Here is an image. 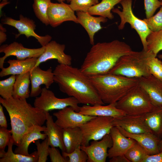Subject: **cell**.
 <instances>
[{"instance_id": "6da1fadb", "label": "cell", "mask_w": 162, "mask_h": 162, "mask_svg": "<svg viewBox=\"0 0 162 162\" xmlns=\"http://www.w3.org/2000/svg\"><path fill=\"white\" fill-rule=\"evenodd\" d=\"M54 82L60 91L76 98L80 104L105 105L88 76L80 69L71 65L59 64L53 71Z\"/></svg>"}, {"instance_id": "7a4b0ae2", "label": "cell", "mask_w": 162, "mask_h": 162, "mask_svg": "<svg viewBox=\"0 0 162 162\" xmlns=\"http://www.w3.org/2000/svg\"><path fill=\"white\" fill-rule=\"evenodd\" d=\"M132 51L129 45L117 40L98 43L92 45L80 69L88 76L107 73L121 57Z\"/></svg>"}, {"instance_id": "3957f363", "label": "cell", "mask_w": 162, "mask_h": 162, "mask_svg": "<svg viewBox=\"0 0 162 162\" xmlns=\"http://www.w3.org/2000/svg\"><path fill=\"white\" fill-rule=\"evenodd\" d=\"M0 103L9 116L12 137L17 146L28 130L35 125L42 126L46 120V112L32 106L26 99H5L0 97Z\"/></svg>"}, {"instance_id": "277c9868", "label": "cell", "mask_w": 162, "mask_h": 162, "mask_svg": "<svg viewBox=\"0 0 162 162\" xmlns=\"http://www.w3.org/2000/svg\"><path fill=\"white\" fill-rule=\"evenodd\" d=\"M88 77L105 104L116 103L138 82V78L108 73Z\"/></svg>"}, {"instance_id": "5b68a950", "label": "cell", "mask_w": 162, "mask_h": 162, "mask_svg": "<svg viewBox=\"0 0 162 162\" xmlns=\"http://www.w3.org/2000/svg\"><path fill=\"white\" fill-rule=\"evenodd\" d=\"M154 55H155L151 52L143 50L140 51H133L121 57L108 73L129 78L149 76L151 74L148 63Z\"/></svg>"}, {"instance_id": "8992f818", "label": "cell", "mask_w": 162, "mask_h": 162, "mask_svg": "<svg viewBox=\"0 0 162 162\" xmlns=\"http://www.w3.org/2000/svg\"><path fill=\"white\" fill-rule=\"evenodd\" d=\"M116 106L126 115H131L146 114L155 108L147 94L138 84L117 101Z\"/></svg>"}, {"instance_id": "52a82bcc", "label": "cell", "mask_w": 162, "mask_h": 162, "mask_svg": "<svg viewBox=\"0 0 162 162\" xmlns=\"http://www.w3.org/2000/svg\"><path fill=\"white\" fill-rule=\"evenodd\" d=\"M132 2V0H122L119 3L122 6V10H120L118 8H113L112 11L118 14L120 18L121 22L118 26L119 30L123 29L126 23H129L131 28L134 29L139 36L143 50L147 51L146 38L152 32L143 20L139 19L133 13Z\"/></svg>"}, {"instance_id": "ba28073f", "label": "cell", "mask_w": 162, "mask_h": 162, "mask_svg": "<svg viewBox=\"0 0 162 162\" xmlns=\"http://www.w3.org/2000/svg\"><path fill=\"white\" fill-rule=\"evenodd\" d=\"M113 119L110 116H95L80 126L79 127L82 134L81 146H88L90 141L100 140L110 134L114 126Z\"/></svg>"}, {"instance_id": "9c48e42d", "label": "cell", "mask_w": 162, "mask_h": 162, "mask_svg": "<svg viewBox=\"0 0 162 162\" xmlns=\"http://www.w3.org/2000/svg\"><path fill=\"white\" fill-rule=\"evenodd\" d=\"M79 104L73 97L58 98L52 91L44 87L42 88L40 96L35 97L34 105L35 107L45 112L55 110H62L68 106L73 107L76 112H79Z\"/></svg>"}, {"instance_id": "30bf717a", "label": "cell", "mask_w": 162, "mask_h": 162, "mask_svg": "<svg viewBox=\"0 0 162 162\" xmlns=\"http://www.w3.org/2000/svg\"><path fill=\"white\" fill-rule=\"evenodd\" d=\"M2 21L4 24L11 26L17 30L19 33L15 35L16 38L22 34L24 35L27 38L32 36L37 40L42 46L46 45L52 39V37L48 34L41 36L37 34L34 31L36 27L35 22L22 14L20 15L19 20L5 17Z\"/></svg>"}, {"instance_id": "8fae6325", "label": "cell", "mask_w": 162, "mask_h": 162, "mask_svg": "<svg viewBox=\"0 0 162 162\" xmlns=\"http://www.w3.org/2000/svg\"><path fill=\"white\" fill-rule=\"evenodd\" d=\"M45 46L38 48H28L21 43L14 42L9 44H4L0 47V52L4 55L0 58V68H4L5 59L10 56L16 57V59L23 60L32 58H38L44 52Z\"/></svg>"}, {"instance_id": "7c38bea8", "label": "cell", "mask_w": 162, "mask_h": 162, "mask_svg": "<svg viewBox=\"0 0 162 162\" xmlns=\"http://www.w3.org/2000/svg\"><path fill=\"white\" fill-rule=\"evenodd\" d=\"M53 115L56 118V123L62 129L79 127L95 117L80 114L71 106L59 110Z\"/></svg>"}, {"instance_id": "4fadbf2b", "label": "cell", "mask_w": 162, "mask_h": 162, "mask_svg": "<svg viewBox=\"0 0 162 162\" xmlns=\"http://www.w3.org/2000/svg\"><path fill=\"white\" fill-rule=\"evenodd\" d=\"M47 16L49 25L54 28L67 21H72L78 23L74 11L70 7L69 4L64 2H51L48 8Z\"/></svg>"}, {"instance_id": "5bb4252c", "label": "cell", "mask_w": 162, "mask_h": 162, "mask_svg": "<svg viewBox=\"0 0 162 162\" xmlns=\"http://www.w3.org/2000/svg\"><path fill=\"white\" fill-rule=\"evenodd\" d=\"M112 145L110 134L105 136L100 141L93 140L90 145L80 146L88 156V162H105L108 157V149Z\"/></svg>"}, {"instance_id": "9a60e30c", "label": "cell", "mask_w": 162, "mask_h": 162, "mask_svg": "<svg viewBox=\"0 0 162 162\" xmlns=\"http://www.w3.org/2000/svg\"><path fill=\"white\" fill-rule=\"evenodd\" d=\"M65 48L64 44H60L54 40L51 41L45 46L44 52L38 58L34 68L39 66L43 62L52 59L57 60L59 64L71 65L72 57L65 53Z\"/></svg>"}, {"instance_id": "2e32d148", "label": "cell", "mask_w": 162, "mask_h": 162, "mask_svg": "<svg viewBox=\"0 0 162 162\" xmlns=\"http://www.w3.org/2000/svg\"><path fill=\"white\" fill-rule=\"evenodd\" d=\"M146 114L126 115L114 118L113 125L119 126L126 131L132 134L151 133L145 121Z\"/></svg>"}, {"instance_id": "e0dca14e", "label": "cell", "mask_w": 162, "mask_h": 162, "mask_svg": "<svg viewBox=\"0 0 162 162\" xmlns=\"http://www.w3.org/2000/svg\"><path fill=\"white\" fill-rule=\"evenodd\" d=\"M30 73L31 86L30 97H36L40 94L42 89L41 85H44L48 89L54 82L53 72L50 68L44 70L38 66L33 68Z\"/></svg>"}, {"instance_id": "ac0fdd59", "label": "cell", "mask_w": 162, "mask_h": 162, "mask_svg": "<svg viewBox=\"0 0 162 162\" xmlns=\"http://www.w3.org/2000/svg\"><path fill=\"white\" fill-rule=\"evenodd\" d=\"M138 84L155 107H162V81L151 74L138 78Z\"/></svg>"}, {"instance_id": "d6986e66", "label": "cell", "mask_w": 162, "mask_h": 162, "mask_svg": "<svg viewBox=\"0 0 162 162\" xmlns=\"http://www.w3.org/2000/svg\"><path fill=\"white\" fill-rule=\"evenodd\" d=\"M110 134L112 141V146L108 150L110 159L118 155H124L128 149L136 142L133 139L125 136L116 126L113 127Z\"/></svg>"}, {"instance_id": "ffe728a7", "label": "cell", "mask_w": 162, "mask_h": 162, "mask_svg": "<svg viewBox=\"0 0 162 162\" xmlns=\"http://www.w3.org/2000/svg\"><path fill=\"white\" fill-rule=\"evenodd\" d=\"M78 112L87 116H110L114 118H118L126 115L124 112L116 107V103L110 104L107 105H84L80 107Z\"/></svg>"}, {"instance_id": "44dd1931", "label": "cell", "mask_w": 162, "mask_h": 162, "mask_svg": "<svg viewBox=\"0 0 162 162\" xmlns=\"http://www.w3.org/2000/svg\"><path fill=\"white\" fill-rule=\"evenodd\" d=\"M78 23L81 24L86 31L89 38L90 43L94 44V36L102 28L101 22L105 23L107 21L106 18L102 16L94 17L88 12L77 11Z\"/></svg>"}, {"instance_id": "7402d4cb", "label": "cell", "mask_w": 162, "mask_h": 162, "mask_svg": "<svg viewBox=\"0 0 162 162\" xmlns=\"http://www.w3.org/2000/svg\"><path fill=\"white\" fill-rule=\"evenodd\" d=\"M116 127L124 136L136 142L148 154L152 155L160 152L158 146L159 141L151 133L132 134L126 131L119 126Z\"/></svg>"}, {"instance_id": "603a6c76", "label": "cell", "mask_w": 162, "mask_h": 162, "mask_svg": "<svg viewBox=\"0 0 162 162\" xmlns=\"http://www.w3.org/2000/svg\"><path fill=\"white\" fill-rule=\"evenodd\" d=\"M46 129L45 126L35 125L32 127L22 136L19 145L15 148L14 152L28 156V148L30 144L34 141L39 140H44L47 137L46 134L41 132Z\"/></svg>"}, {"instance_id": "cb8c5ba5", "label": "cell", "mask_w": 162, "mask_h": 162, "mask_svg": "<svg viewBox=\"0 0 162 162\" xmlns=\"http://www.w3.org/2000/svg\"><path fill=\"white\" fill-rule=\"evenodd\" d=\"M38 58H32L23 60L9 59L8 61L9 66L3 68L0 72V76L9 75H17L30 71L35 66Z\"/></svg>"}, {"instance_id": "d4e9b609", "label": "cell", "mask_w": 162, "mask_h": 162, "mask_svg": "<svg viewBox=\"0 0 162 162\" xmlns=\"http://www.w3.org/2000/svg\"><path fill=\"white\" fill-rule=\"evenodd\" d=\"M46 129L44 131L48 138L51 147L59 148L62 152H65L62 138V128L54 122L52 117L49 112H46Z\"/></svg>"}, {"instance_id": "484cf974", "label": "cell", "mask_w": 162, "mask_h": 162, "mask_svg": "<svg viewBox=\"0 0 162 162\" xmlns=\"http://www.w3.org/2000/svg\"><path fill=\"white\" fill-rule=\"evenodd\" d=\"M65 152L70 153L81 145L82 134L79 127L62 129Z\"/></svg>"}, {"instance_id": "4316f807", "label": "cell", "mask_w": 162, "mask_h": 162, "mask_svg": "<svg viewBox=\"0 0 162 162\" xmlns=\"http://www.w3.org/2000/svg\"><path fill=\"white\" fill-rule=\"evenodd\" d=\"M145 121L151 133L160 141L162 139V107H155L146 114Z\"/></svg>"}, {"instance_id": "83f0119b", "label": "cell", "mask_w": 162, "mask_h": 162, "mask_svg": "<svg viewBox=\"0 0 162 162\" xmlns=\"http://www.w3.org/2000/svg\"><path fill=\"white\" fill-rule=\"evenodd\" d=\"M30 72L16 75L13 89L12 97L13 98L24 100L30 97Z\"/></svg>"}, {"instance_id": "f1b7e54d", "label": "cell", "mask_w": 162, "mask_h": 162, "mask_svg": "<svg viewBox=\"0 0 162 162\" xmlns=\"http://www.w3.org/2000/svg\"><path fill=\"white\" fill-rule=\"evenodd\" d=\"M14 145V141L11 137L8 145L7 152H0V162H38L37 151L28 156L15 153L12 149Z\"/></svg>"}, {"instance_id": "f546056e", "label": "cell", "mask_w": 162, "mask_h": 162, "mask_svg": "<svg viewBox=\"0 0 162 162\" xmlns=\"http://www.w3.org/2000/svg\"><path fill=\"white\" fill-rule=\"evenodd\" d=\"M122 0H104L93 5L88 10V12L91 15H98L110 19L114 18L111 11L114 6Z\"/></svg>"}, {"instance_id": "4dcf8cb0", "label": "cell", "mask_w": 162, "mask_h": 162, "mask_svg": "<svg viewBox=\"0 0 162 162\" xmlns=\"http://www.w3.org/2000/svg\"><path fill=\"white\" fill-rule=\"evenodd\" d=\"M51 3V0H34L32 5L35 16L42 23L46 26L49 25L47 11Z\"/></svg>"}, {"instance_id": "1f68e13d", "label": "cell", "mask_w": 162, "mask_h": 162, "mask_svg": "<svg viewBox=\"0 0 162 162\" xmlns=\"http://www.w3.org/2000/svg\"><path fill=\"white\" fill-rule=\"evenodd\" d=\"M147 51L157 56L162 50V29L156 32H151L146 38Z\"/></svg>"}, {"instance_id": "d6a6232c", "label": "cell", "mask_w": 162, "mask_h": 162, "mask_svg": "<svg viewBox=\"0 0 162 162\" xmlns=\"http://www.w3.org/2000/svg\"><path fill=\"white\" fill-rule=\"evenodd\" d=\"M148 154L137 142L130 148L124 154L130 162H143Z\"/></svg>"}, {"instance_id": "836d02e7", "label": "cell", "mask_w": 162, "mask_h": 162, "mask_svg": "<svg viewBox=\"0 0 162 162\" xmlns=\"http://www.w3.org/2000/svg\"><path fill=\"white\" fill-rule=\"evenodd\" d=\"M16 76L11 75L5 80L0 81V95L4 99H7L13 98L14 84Z\"/></svg>"}, {"instance_id": "e575fe53", "label": "cell", "mask_w": 162, "mask_h": 162, "mask_svg": "<svg viewBox=\"0 0 162 162\" xmlns=\"http://www.w3.org/2000/svg\"><path fill=\"white\" fill-rule=\"evenodd\" d=\"M152 32H156L162 29V6L154 15L143 19Z\"/></svg>"}, {"instance_id": "d590c367", "label": "cell", "mask_w": 162, "mask_h": 162, "mask_svg": "<svg viewBox=\"0 0 162 162\" xmlns=\"http://www.w3.org/2000/svg\"><path fill=\"white\" fill-rule=\"evenodd\" d=\"M69 5L74 11L88 12L92 6L98 4V0H73Z\"/></svg>"}, {"instance_id": "8d00e7d4", "label": "cell", "mask_w": 162, "mask_h": 162, "mask_svg": "<svg viewBox=\"0 0 162 162\" xmlns=\"http://www.w3.org/2000/svg\"><path fill=\"white\" fill-rule=\"evenodd\" d=\"M62 155L65 158H68V162H86L88 159L87 154L80 148V146L71 153L62 152Z\"/></svg>"}, {"instance_id": "74e56055", "label": "cell", "mask_w": 162, "mask_h": 162, "mask_svg": "<svg viewBox=\"0 0 162 162\" xmlns=\"http://www.w3.org/2000/svg\"><path fill=\"white\" fill-rule=\"evenodd\" d=\"M156 56L154 55L151 58L148 65L150 74L162 81V62Z\"/></svg>"}, {"instance_id": "f35d334b", "label": "cell", "mask_w": 162, "mask_h": 162, "mask_svg": "<svg viewBox=\"0 0 162 162\" xmlns=\"http://www.w3.org/2000/svg\"><path fill=\"white\" fill-rule=\"evenodd\" d=\"M37 148V154L38 157V162H46L49 155V145L47 137L41 143L39 141L35 142Z\"/></svg>"}, {"instance_id": "ab89813d", "label": "cell", "mask_w": 162, "mask_h": 162, "mask_svg": "<svg viewBox=\"0 0 162 162\" xmlns=\"http://www.w3.org/2000/svg\"><path fill=\"white\" fill-rule=\"evenodd\" d=\"M144 3L146 18L153 16L156 10L162 6L159 0H144Z\"/></svg>"}, {"instance_id": "60d3db41", "label": "cell", "mask_w": 162, "mask_h": 162, "mask_svg": "<svg viewBox=\"0 0 162 162\" xmlns=\"http://www.w3.org/2000/svg\"><path fill=\"white\" fill-rule=\"evenodd\" d=\"M12 137L11 130L7 128H0V152L4 151L7 146H8Z\"/></svg>"}, {"instance_id": "b9f144b4", "label": "cell", "mask_w": 162, "mask_h": 162, "mask_svg": "<svg viewBox=\"0 0 162 162\" xmlns=\"http://www.w3.org/2000/svg\"><path fill=\"white\" fill-rule=\"evenodd\" d=\"M49 155L51 162H68V160L61 154L56 147H51L49 148Z\"/></svg>"}, {"instance_id": "7bdbcfd3", "label": "cell", "mask_w": 162, "mask_h": 162, "mask_svg": "<svg viewBox=\"0 0 162 162\" xmlns=\"http://www.w3.org/2000/svg\"><path fill=\"white\" fill-rule=\"evenodd\" d=\"M143 162H162V152L154 154H148Z\"/></svg>"}, {"instance_id": "ee69618b", "label": "cell", "mask_w": 162, "mask_h": 162, "mask_svg": "<svg viewBox=\"0 0 162 162\" xmlns=\"http://www.w3.org/2000/svg\"><path fill=\"white\" fill-rule=\"evenodd\" d=\"M0 126L1 127L7 128L8 125L2 105H0Z\"/></svg>"}, {"instance_id": "f6af8a7d", "label": "cell", "mask_w": 162, "mask_h": 162, "mask_svg": "<svg viewBox=\"0 0 162 162\" xmlns=\"http://www.w3.org/2000/svg\"><path fill=\"white\" fill-rule=\"evenodd\" d=\"M110 162H130L124 155H118L110 158Z\"/></svg>"}, {"instance_id": "bcb514c9", "label": "cell", "mask_w": 162, "mask_h": 162, "mask_svg": "<svg viewBox=\"0 0 162 162\" xmlns=\"http://www.w3.org/2000/svg\"><path fill=\"white\" fill-rule=\"evenodd\" d=\"M5 32L0 30V44H2L7 40V35Z\"/></svg>"}, {"instance_id": "7dc6e473", "label": "cell", "mask_w": 162, "mask_h": 162, "mask_svg": "<svg viewBox=\"0 0 162 162\" xmlns=\"http://www.w3.org/2000/svg\"><path fill=\"white\" fill-rule=\"evenodd\" d=\"M9 3V2L8 1V2H3V1L2 2L0 3V12H1L2 9L3 7L6 5L8 4Z\"/></svg>"}, {"instance_id": "c3c4849f", "label": "cell", "mask_w": 162, "mask_h": 162, "mask_svg": "<svg viewBox=\"0 0 162 162\" xmlns=\"http://www.w3.org/2000/svg\"><path fill=\"white\" fill-rule=\"evenodd\" d=\"M158 146L160 152H162V139L159 142Z\"/></svg>"}, {"instance_id": "681fc988", "label": "cell", "mask_w": 162, "mask_h": 162, "mask_svg": "<svg viewBox=\"0 0 162 162\" xmlns=\"http://www.w3.org/2000/svg\"><path fill=\"white\" fill-rule=\"evenodd\" d=\"M0 30L3 31L4 32L6 31V29L1 24L0 25Z\"/></svg>"}, {"instance_id": "f907efd6", "label": "cell", "mask_w": 162, "mask_h": 162, "mask_svg": "<svg viewBox=\"0 0 162 162\" xmlns=\"http://www.w3.org/2000/svg\"><path fill=\"white\" fill-rule=\"evenodd\" d=\"M158 57L159 59H162V54L159 55Z\"/></svg>"}, {"instance_id": "816d5d0a", "label": "cell", "mask_w": 162, "mask_h": 162, "mask_svg": "<svg viewBox=\"0 0 162 162\" xmlns=\"http://www.w3.org/2000/svg\"><path fill=\"white\" fill-rule=\"evenodd\" d=\"M58 1L59 2L61 3L62 2H64V1H66V0H56Z\"/></svg>"}, {"instance_id": "f5cc1de1", "label": "cell", "mask_w": 162, "mask_h": 162, "mask_svg": "<svg viewBox=\"0 0 162 162\" xmlns=\"http://www.w3.org/2000/svg\"><path fill=\"white\" fill-rule=\"evenodd\" d=\"M73 0H66L68 3L70 2Z\"/></svg>"}, {"instance_id": "db71d44e", "label": "cell", "mask_w": 162, "mask_h": 162, "mask_svg": "<svg viewBox=\"0 0 162 162\" xmlns=\"http://www.w3.org/2000/svg\"><path fill=\"white\" fill-rule=\"evenodd\" d=\"M0 1H2L3 2H8V0H0Z\"/></svg>"}, {"instance_id": "11a10c76", "label": "cell", "mask_w": 162, "mask_h": 162, "mask_svg": "<svg viewBox=\"0 0 162 162\" xmlns=\"http://www.w3.org/2000/svg\"><path fill=\"white\" fill-rule=\"evenodd\" d=\"M162 3V0H159Z\"/></svg>"}, {"instance_id": "9f6ffc18", "label": "cell", "mask_w": 162, "mask_h": 162, "mask_svg": "<svg viewBox=\"0 0 162 162\" xmlns=\"http://www.w3.org/2000/svg\"></svg>"}]
</instances>
